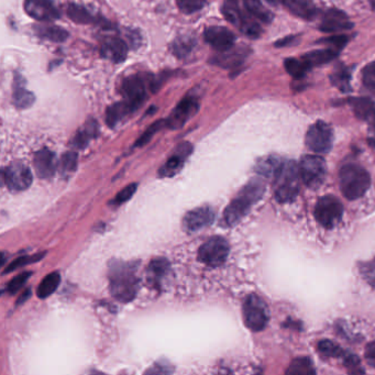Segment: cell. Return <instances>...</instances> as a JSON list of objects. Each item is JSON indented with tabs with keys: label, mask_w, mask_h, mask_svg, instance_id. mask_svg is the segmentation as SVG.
Here are the masks:
<instances>
[{
	"label": "cell",
	"mask_w": 375,
	"mask_h": 375,
	"mask_svg": "<svg viewBox=\"0 0 375 375\" xmlns=\"http://www.w3.org/2000/svg\"><path fill=\"white\" fill-rule=\"evenodd\" d=\"M138 262L112 261L109 265L110 292L121 303L134 300L140 287Z\"/></svg>",
	"instance_id": "obj_1"
},
{
	"label": "cell",
	"mask_w": 375,
	"mask_h": 375,
	"mask_svg": "<svg viewBox=\"0 0 375 375\" xmlns=\"http://www.w3.org/2000/svg\"><path fill=\"white\" fill-rule=\"evenodd\" d=\"M264 184L260 180H252L241 189L223 213V221L227 226H234L239 223L242 218L249 213L251 207L258 202L263 195Z\"/></svg>",
	"instance_id": "obj_2"
},
{
	"label": "cell",
	"mask_w": 375,
	"mask_h": 375,
	"mask_svg": "<svg viewBox=\"0 0 375 375\" xmlns=\"http://www.w3.org/2000/svg\"><path fill=\"white\" fill-rule=\"evenodd\" d=\"M341 193L347 199L361 198L371 185V178L367 170L356 165H347L339 172Z\"/></svg>",
	"instance_id": "obj_3"
},
{
	"label": "cell",
	"mask_w": 375,
	"mask_h": 375,
	"mask_svg": "<svg viewBox=\"0 0 375 375\" xmlns=\"http://www.w3.org/2000/svg\"><path fill=\"white\" fill-rule=\"evenodd\" d=\"M276 196L280 203H289L298 196L300 191L298 165L293 161H283L276 176Z\"/></svg>",
	"instance_id": "obj_4"
},
{
	"label": "cell",
	"mask_w": 375,
	"mask_h": 375,
	"mask_svg": "<svg viewBox=\"0 0 375 375\" xmlns=\"http://www.w3.org/2000/svg\"><path fill=\"white\" fill-rule=\"evenodd\" d=\"M315 218L325 228H334L341 221L343 206L336 196L327 195L320 198L315 206Z\"/></svg>",
	"instance_id": "obj_5"
},
{
	"label": "cell",
	"mask_w": 375,
	"mask_h": 375,
	"mask_svg": "<svg viewBox=\"0 0 375 375\" xmlns=\"http://www.w3.org/2000/svg\"><path fill=\"white\" fill-rule=\"evenodd\" d=\"M300 178L306 186L317 189L325 181L327 167L322 156H305L298 165Z\"/></svg>",
	"instance_id": "obj_6"
},
{
	"label": "cell",
	"mask_w": 375,
	"mask_h": 375,
	"mask_svg": "<svg viewBox=\"0 0 375 375\" xmlns=\"http://www.w3.org/2000/svg\"><path fill=\"white\" fill-rule=\"evenodd\" d=\"M243 319L250 330H263L269 323L267 304L256 295H249L243 303Z\"/></svg>",
	"instance_id": "obj_7"
},
{
	"label": "cell",
	"mask_w": 375,
	"mask_h": 375,
	"mask_svg": "<svg viewBox=\"0 0 375 375\" xmlns=\"http://www.w3.org/2000/svg\"><path fill=\"white\" fill-rule=\"evenodd\" d=\"M229 243L223 237H213L198 251V260L211 267L223 265L229 256Z\"/></svg>",
	"instance_id": "obj_8"
},
{
	"label": "cell",
	"mask_w": 375,
	"mask_h": 375,
	"mask_svg": "<svg viewBox=\"0 0 375 375\" xmlns=\"http://www.w3.org/2000/svg\"><path fill=\"white\" fill-rule=\"evenodd\" d=\"M334 142V134L330 125L324 121H317L306 134V145L309 150L319 154H325L331 150Z\"/></svg>",
	"instance_id": "obj_9"
},
{
	"label": "cell",
	"mask_w": 375,
	"mask_h": 375,
	"mask_svg": "<svg viewBox=\"0 0 375 375\" xmlns=\"http://www.w3.org/2000/svg\"><path fill=\"white\" fill-rule=\"evenodd\" d=\"M3 180L10 192L18 193L30 187L34 176L27 165L14 162L3 171Z\"/></svg>",
	"instance_id": "obj_10"
},
{
	"label": "cell",
	"mask_w": 375,
	"mask_h": 375,
	"mask_svg": "<svg viewBox=\"0 0 375 375\" xmlns=\"http://www.w3.org/2000/svg\"><path fill=\"white\" fill-rule=\"evenodd\" d=\"M121 92H123V96L125 98L123 101L129 106L131 112H136L147 98V87H145V80L140 74L125 78Z\"/></svg>",
	"instance_id": "obj_11"
},
{
	"label": "cell",
	"mask_w": 375,
	"mask_h": 375,
	"mask_svg": "<svg viewBox=\"0 0 375 375\" xmlns=\"http://www.w3.org/2000/svg\"><path fill=\"white\" fill-rule=\"evenodd\" d=\"M199 108V103L195 96H186L178 104L170 117L167 118V127L172 130L181 129L191 118L194 117Z\"/></svg>",
	"instance_id": "obj_12"
},
{
	"label": "cell",
	"mask_w": 375,
	"mask_h": 375,
	"mask_svg": "<svg viewBox=\"0 0 375 375\" xmlns=\"http://www.w3.org/2000/svg\"><path fill=\"white\" fill-rule=\"evenodd\" d=\"M192 152L193 145L189 142H183L181 145H178L176 151L171 154L170 158H167V161L158 170V176L160 178L176 176L183 169L185 162Z\"/></svg>",
	"instance_id": "obj_13"
},
{
	"label": "cell",
	"mask_w": 375,
	"mask_h": 375,
	"mask_svg": "<svg viewBox=\"0 0 375 375\" xmlns=\"http://www.w3.org/2000/svg\"><path fill=\"white\" fill-rule=\"evenodd\" d=\"M205 41L218 52L230 50L236 42V36L225 27H209L204 32Z\"/></svg>",
	"instance_id": "obj_14"
},
{
	"label": "cell",
	"mask_w": 375,
	"mask_h": 375,
	"mask_svg": "<svg viewBox=\"0 0 375 375\" xmlns=\"http://www.w3.org/2000/svg\"><path fill=\"white\" fill-rule=\"evenodd\" d=\"M25 10L31 18L38 21H53L59 19L60 12L52 0H25Z\"/></svg>",
	"instance_id": "obj_15"
},
{
	"label": "cell",
	"mask_w": 375,
	"mask_h": 375,
	"mask_svg": "<svg viewBox=\"0 0 375 375\" xmlns=\"http://www.w3.org/2000/svg\"><path fill=\"white\" fill-rule=\"evenodd\" d=\"M215 217H216L215 211L208 206L193 209L184 216V229L189 232L200 230L204 227L214 223Z\"/></svg>",
	"instance_id": "obj_16"
},
{
	"label": "cell",
	"mask_w": 375,
	"mask_h": 375,
	"mask_svg": "<svg viewBox=\"0 0 375 375\" xmlns=\"http://www.w3.org/2000/svg\"><path fill=\"white\" fill-rule=\"evenodd\" d=\"M34 170L40 178H50L59 169L56 154L49 149H42L34 154Z\"/></svg>",
	"instance_id": "obj_17"
},
{
	"label": "cell",
	"mask_w": 375,
	"mask_h": 375,
	"mask_svg": "<svg viewBox=\"0 0 375 375\" xmlns=\"http://www.w3.org/2000/svg\"><path fill=\"white\" fill-rule=\"evenodd\" d=\"M170 262L167 261V258H156L149 264L147 267V282L151 287L161 289L165 280L170 276Z\"/></svg>",
	"instance_id": "obj_18"
},
{
	"label": "cell",
	"mask_w": 375,
	"mask_h": 375,
	"mask_svg": "<svg viewBox=\"0 0 375 375\" xmlns=\"http://www.w3.org/2000/svg\"><path fill=\"white\" fill-rule=\"evenodd\" d=\"M352 25L345 12L331 9L324 14L320 30L331 34V32H337V31L349 30L352 28Z\"/></svg>",
	"instance_id": "obj_19"
},
{
	"label": "cell",
	"mask_w": 375,
	"mask_h": 375,
	"mask_svg": "<svg viewBox=\"0 0 375 375\" xmlns=\"http://www.w3.org/2000/svg\"><path fill=\"white\" fill-rule=\"evenodd\" d=\"M100 53L106 59L110 60L114 63H121L127 59L128 47L123 40L119 38H110L104 42Z\"/></svg>",
	"instance_id": "obj_20"
},
{
	"label": "cell",
	"mask_w": 375,
	"mask_h": 375,
	"mask_svg": "<svg viewBox=\"0 0 375 375\" xmlns=\"http://www.w3.org/2000/svg\"><path fill=\"white\" fill-rule=\"evenodd\" d=\"M36 97L32 93L25 88V78L19 73L14 74V85H12V101L19 109L29 108L34 103Z\"/></svg>",
	"instance_id": "obj_21"
},
{
	"label": "cell",
	"mask_w": 375,
	"mask_h": 375,
	"mask_svg": "<svg viewBox=\"0 0 375 375\" xmlns=\"http://www.w3.org/2000/svg\"><path fill=\"white\" fill-rule=\"evenodd\" d=\"M351 108L359 119L375 123V100L369 97L353 98Z\"/></svg>",
	"instance_id": "obj_22"
},
{
	"label": "cell",
	"mask_w": 375,
	"mask_h": 375,
	"mask_svg": "<svg viewBox=\"0 0 375 375\" xmlns=\"http://www.w3.org/2000/svg\"><path fill=\"white\" fill-rule=\"evenodd\" d=\"M283 5L296 17L305 20L316 17L317 8L309 0H284Z\"/></svg>",
	"instance_id": "obj_23"
},
{
	"label": "cell",
	"mask_w": 375,
	"mask_h": 375,
	"mask_svg": "<svg viewBox=\"0 0 375 375\" xmlns=\"http://www.w3.org/2000/svg\"><path fill=\"white\" fill-rule=\"evenodd\" d=\"M98 131H99V127H98L97 121H95L94 119L88 120L83 128L78 130L77 134L74 136L72 141L73 147L84 149L88 145L90 140L98 136Z\"/></svg>",
	"instance_id": "obj_24"
},
{
	"label": "cell",
	"mask_w": 375,
	"mask_h": 375,
	"mask_svg": "<svg viewBox=\"0 0 375 375\" xmlns=\"http://www.w3.org/2000/svg\"><path fill=\"white\" fill-rule=\"evenodd\" d=\"M247 51L245 49H237V50L226 51L220 53L214 60V64L220 65L223 67H234L241 64L247 56Z\"/></svg>",
	"instance_id": "obj_25"
},
{
	"label": "cell",
	"mask_w": 375,
	"mask_h": 375,
	"mask_svg": "<svg viewBox=\"0 0 375 375\" xmlns=\"http://www.w3.org/2000/svg\"><path fill=\"white\" fill-rule=\"evenodd\" d=\"M318 349H319V352L326 356H335V358L336 356H339V358L343 356L347 365H356V363H360L358 356H350L349 353H343L341 348L335 345L334 342L329 341V340L320 341Z\"/></svg>",
	"instance_id": "obj_26"
},
{
	"label": "cell",
	"mask_w": 375,
	"mask_h": 375,
	"mask_svg": "<svg viewBox=\"0 0 375 375\" xmlns=\"http://www.w3.org/2000/svg\"><path fill=\"white\" fill-rule=\"evenodd\" d=\"M245 9L247 12L256 18V19L260 20L264 23H272L274 14L264 6L263 3L260 0H243Z\"/></svg>",
	"instance_id": "obj_27"
},
{
	"label": "cell",
	"mask_w": 375,
	"mask_h": 375,
	"mask_svg": "<svg viewBox=\"0 0 375 375\" xmlns=\"http://www.w3.org/2000/svg\"><path fill=\"white\" fill-rule=\"evenodd\" d=\"M36 32L42 39L52 42H64L69 39V32L58 25H38Z\"/></svg>",
	"instance_id": "obj_28"
},
{
	"label": "cell",
	"mask_w": 375,
	"mask_h": 375,
	"mask_svg": "<svg viewBox=\"0 0 375 375\" xmlns=\"http://www.w3.org/2000/svg\"><path fill=\"white\" fill-rule=\"evenodd\" d=\"M131 112H132L131 109L125 101L114 104L106 112V123L110 128H114L125 116H128Z\"/></svg>",
	"instance_id": "obj_29"
},
{
	"label": "cell",
	"mask_w": 375,
	"mask_h": 375,
	"mask_svg": "<svg viewBox=\"0 0 375 375\" xmlns=\"http://www.w3.org/2000/svg\"><path fill=\"white\" fill-rule=\"evenodd\" d=\"M337 56H338L337 51L326 49V50H316L307 53L305 56H303V60L309 65V67L319 66L334 61Z\"/></svg>",
	"instance_id": "obj_30"
},
{
	"label": "cell",
	"mask_w": 375,
	"mask_h": 375,
	"mask_svg": "<svg viewBox=\"0 0 375 375\" xmlns=\"http://www.w3.org/2000/svg\"><path fill=\"white\" fill-rule=\"evenodd\" d=\"M60 282H61V276L59 272H53L45 276L36 289L38 298L45 300L51 296L59 287Z\"/></svg>",
	"instance_id": "obj_31"
},
{
	"label": "cell",
	"mask_w": 375,
	"mask_h": 375,
	"mask_svg": "<svg viewBox=\"0 0 375 375\" xmlns=\"http://www.w3.org/2000/svg\"><path fill=\"white\" fill-rule=\"evenodd\" d=\"M67 16L73 20L74 23H80V25H92V23H97V18L95 17L92 12H89L86 8L73 3L67 8Z\"/></svg>",
	"instance_id": "obj_32"
},
{
	"label": "cell",
	"mask_w": 375,
	"mask_h": 375,
	"mask_svg": "<svg viewBox=\"0 0 375 375\" xmlns=\"http://www.w3.org/2000/svg\"><path fill=\"white\" fill-rule=\"evenodd\" d=\"M223 14L229 23L239 28L240 23L245 18V14L240 9L238 0H225L223 5Z\"/></svg>",
	"instance_id": "obj_33"
},
{
	"label": "cell",
	"mask_w": 375,
	"mask_h": 375,
	"mask_svg": "<svg viewBox=\"0 0 375 375\" xmlns=\"http://www.w3.org/2000/svg\"><path fill=\"white\" fill-rule=\"evenodd\" d=\"M287 374L309 375L315 373L314 365L309 358L295 359L287 371Z\"/></svg>",
	"instance_id": "obj_34"
},
{
	"label": "cell",
	"mask_w": 375,
	"mask_h": 375,
	"mask_svg": "<svg viewBox=\"0 0 375 375\" xmlns=\"http://www.w3.org/2000/svg\"><path fill=\"white\" fill-rule=\"evenodd\" d=\"M78 156L75 152H66L62 156L59 163V171L64 178H69L75 172L77 167Z\"/></svg>",
	"instance_id": "obj_35"
},
{
	"label": "cell",
	"mask_w": 375,
	"mask_h": 375,
	"mask_svg": "<svg viewBox=\"0 0 375 375\" xmlns=\"http://www.w3.org/2000/svg\"><path fill=\"white\" fill-rule=\"evenodd\" d=\"M194 40L191 36H180L173 43V53L178 58H185L194 49Z\"/></svg>",
	"instance_id": "obj_36"
},
{
	"label": "cell",
	"mask_w": 375,
	"mask_h": 375,
	"mask_svg": "<svg viewBox=\"0 0 375 375\" xmlns=\"http://www.w3.org/2000/svg\"><path fill=\"white\" fill-rule=\"evenodd\" d=\"M285 69L289 72V75H292L294 78H302L306 75V73L309 72V65L306 63L304 60L300 61L296 59H287L284 62Z\"/></svg>",
	"instance_id": "obj_37"
},
{
	"label": "cell",
	"mask_w": 375,
	"mask_h": 375,
	"mask_svg": "<svg viewBox=\"0 0 375 375\" xmlns=\"http://www.w3.org/2000/svg\"><path fill=\"white\" fill-rule=\"evenodd\" d=\"M253 18L254 17H252V16L249 17L247 14H245V18L240 23L239 29L241 30L242 34H245V36L252 38V39H256V38L261 36L262 29Z\"/></svg>",
	"instance_id": "obj_38"
},
{
	"label": "cell",
	"mask_w": 375,
	"mask_h": 375,
	"mask_svg": "<svg viewBox=\"0 0 375 375\" xmlns=\"http://www.w3.org/2000/svg\"><path fill=\"white\" fill-rule=\"evenodd\" d=\"M331 82L338 88L341 89L343 92H347L350 89V72L346 67L339 66L337 70H335L334 74L331 75Z\"/></svg>",
	"instance_id": "obj_39"
},
{
	"label": "cell",
	"mask_w": 375,
	"mask_h": 375,
	"mask_svg": "<svg viewBox=\"0 0 375 375\" xmlns=\"http://www.w3.org/2000/svg\"><path fill=\"white\" fill-rule=\"evenodd\" d=\"M178 8L186 14H195L205 7L206 0H176Z\"/></svg>",
	"instance_id": "obj_40"
},
{
	"label": "cell",
	"mask_w": 375,
	"mask_h": 375,
	"mask_svg": "<svg viewBox=\"0 0 375 375\" xmlns=\"http://www.w3.org/2000/svg\"><path fill=\"white\" fill-rule=\"evenodd\" d=\"M45 253H40V254H34V256H25L18 258L17 260H14L10 265H8L6 270L3 271V274H7L9 272H14V270H17L19 267H25L28 264L34 263V262H38L45 256Z\"/></svg>",
	"instance_id": "obj_41"
},
{
	"label": "cell",
	"mask_w": 375,
	"mask_h": 375,
	"mask_svg": "<svg viewBox=\"0 0 375 375\" xmlns=\"http://www.w3.org/2000/svg\"><path fill=\"white\" fill-rule=\"evenodd\" d=\"M165 125H167V121H165V120H160V121H156V123H153L150 128L147 129L145 134L140 136L139 140L136 142V145H134V147H142V145H147V142L152 139V136H154L158 131L161 130Z\"/></svg>",
	"instance_id": "obj_42"
},
{
	"label": "cell",
	"mask_w": 375,
	"mask_h": 375,
	"mask_svg": "<svg viewBox=\"0 0 375 375\" xmlns=\"http://www.w3.org/2000/svg\"><path fill=\"white\" fill-rule=\"evenodd\" d=\"M31 276H32V272H23L19 274V276H16V278H12L10 283H8V285H7V292L12 295L18 293V291H20V289L27 283Z\"/></svg>",
	"instance_id": "obj_43"
},
{
	"label": "cell",
	"mask_w": 375,
	"mask_h": 375,
	"mask_svg": "<svg viewBox=\"0 0 375 375\" xmlns=\"http://www.w3.org/2000/svg\"><path fill=\"white\" fill-rule=\"evenodd\" d=\"M136 189H138V184H129L128 186H125V189H121L118 193L117 196L112 200V204L114 205H121V204L128 202L136 194Z\"/></svg>",
	"instance_id": "obj_44"
},
{
	"label": "cell",
	"mask_w": 375,
	"mask_h": 375,
	"mask_svg": "<svg viewBox=\"0 0 375 375\" xmlns=\"http://www.w3.org/2000/svg\"><path fill=\"white\" fill-rule=\"evenodd\" d=\"M360 272L362 276L371 287L375 289V258L371 261L367 262L360 265Z\"/></svg>",
	"instance_id": "obj_45"
},
{
	"label": "cell",
	"mask_w": 375,
	"mask_h": 375,
	"mask_svg": "<svg viewBox=\"0 0 375 375\" xmlns=\"http://www.w3.org/2000/svg\"><path fill=\"white\" fill-rule=\"evenodd\" d=\"M363 84L370 90L375 92V62L370 63L363 70Z\"/></svg>",
	"instance_id": "obj_46"
},
{
	"label": "cell",
	"mask_w": 375,
	"mask_h": 375,
	"mask_svg": "<svg viewBox=\"0 0 375 375\" xmlns=\"http://www.w3.org/2000/svg\"><path fill=\"white\" fill-rule=\"evenodd\" d=\"M364 356H365L367 364L375 369V341L367 345Z\"/></svg>",
	"instance_id": "obj_47"
},
{
	"label": "cell",
	"mask_w": 375,
	"mask_h": 375,
	"mask_svg": "<svg viewBox=\"0 0 375 375\" xmlns=\"http://www.w3.org/2000/svg\"><path fill=\"white\" fill-rule=\"evenodd\" d=\"M327 42H329L331 45H335V47H345L346 43H347L348 38L346 36H336L327 39Z\"/></svg>",
	"instance_id": "obj_48"
},
{
	"label": "cell",
	"mask_w": 375,
	"mask_h": 375,
	"mask_svg": "<svg viewBox=\"0 0 375 375\" xmlns=\"http://www.w3.org/2000/svg\"><path fill=\"white\" fill-rule=\"evenodd\" d=\"M367 142L375 150V123L370 127L369 132H367Z\"/></svg>",
	"instance_id": "obj_49"
},
{
	"label": "cell",
	"mask_w": 375,
	"mask_h": 375,
	"mask_svg": "<svg viewBox=\"0 0 375 375\" xmlns=\"http://www.w3.org/2000/svg\"><path fill=\"white\" fill-rule=\"evenodd\" d=\"M294 38L293 36H287V38H284V39L280 40V41L276 42V47H287V45H289L291 42L294 41Z\"/></svg>",
	"instance_id": "obj_50"
},
{
	"label": "cell",
	"mask_w": 375,
	"mask_h": 375,
	"mask_svg": "<svg viewBox=\"0 0 375 375\" xmlns=\"http://www.w3.org/2000/svg\"><path fill=\"white\" fill-rule=\"evenodd\" d=\"M30 295L31 289H27V291L23 292V294L20 296L19 300H17V305H21V304L25 303V300L30 298Z\"/></svg>",
	"instance_id": "obj_51"
},
{
	"label": "cell",
	"mask_w": 375,
	"mask_h": 375,
	"mask_svg": "<svg viewBox=\"0 0 375 375\" xmlns=\"http://www.w3.org/2000/svg\"><path fill=\"white\" fill-rule=\"evenodd\" d=\"M267 1L272 5H280V3H283L284 0H267Z\"/></svg>",
	"instance_id": "obj_52"
}]
</instances>
